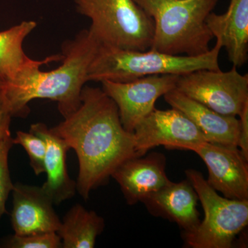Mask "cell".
<instances>
[{"label": "cell", "instance_id": "cell-1", "mask_svg": "<svg viewBox=\"0 0 248 248\" xmlns=\"http://www.w3.org/2000/svg\"><path fill=\"white\" fill-rule=\"evenodd\" d=\"M50 129L76 151L77 190L86 201L122 163L139 156L133 134L124 128L115 102L99 88L85 85L79 107Z\"/></svg>", "mask_w": 248, "mask_h": 248}, {"label": "cell", "instance_id": "cell-2", "mask_svg": "<svg viewBox=\"0 0 248 248\" xmlns=\"http://www.w3.org/2000/svg\"><path fill=\"white\" fill-rule=\"evenodd\" d=\"M99 41L90 29H84L62 46V63L44 72L36 68L22 81L4 84L2 91L11 116L27 117L29 102L36 99L56 102L63 118L81 104V90L88 82L89 67L99 48Z\"/></svg>", "mask_w": 248, "mask_h": 248}, {"label": "cell", "instance_id": "cell-3", "mask_svg": "<svg viewBox=\"0 0 248 248\" xmlns=\"http://www.w3.org/2000/svg\"><path fill=\"white\" fill-rule=\"evenodd\" d=\"M154 22L151 50L197 56L214 38L206 24L218 0H134Z\"/></svg>", "mask_w": 248, "mask_h": 248}, {"label": "cell", "instance_id": "cell-4", "mask_svg": "<svg viewBox=\"0 0 248 248\" xmlns=\"http://www.w3.org/2000/svg\"><path fill=\"white\" fill-rule=\"evenodd\" d=\"M221 44L197 56L170 55L148 50H124L100 44L88 72V81L126 82L151 76H182L199 70H220Z\"/></svg>", "mask_w": 248, "mask_h": 248}, {"label": "cell", "instance_id": "cell-5", "mask_svg": "<svg viewBox=\"0 0 248 248\" xmlns=\"http://www.w3.org/2000/svg\"><path fill=\"white\" fill-rule=\"evenodd\" d=\"M78 12L102 45L144 51L151 48L153 19L134 0H74Z\"/></svg>", "mask_w": 248, "mask_h": 248}, {"label": "cell", "instance_id": "cell-6", "mask_svg": "<svg viewBox=\"0 0 248 248\" xmlns=\"http://www.w3.org/2000/svg\"><path fill=\"white\" fill-rule=\"evenodd\" d=\"M203 206L205 217L192 232L184 233L186 246L192 248H231L248 226V200L221 197L203 174L193 169L186 171Z\"/></svg>", "mask_w": 248, "mask_h": 248}, {"label": "cell", "instance_id": "cell-7", "mask_svg": "<svg viewBox=\"0 0 248 248\" xmlns=\"http://www.w3.org/2000/svg\"><path fill=\"white\" fill-rule=\"evenodd\" d=\"M176 90L222 115L239 116L248 105V74L199 70L179 76Z\"/></svg>", "mask_w": 248, "mask_h": 248}, {"label": "cell", "instance_id": "cell-8", "mask_svg": "<svg viewBox=\"0 0 248 248\" xmlns=\"http://www.w3.org/2000/svg\"><path fill=\"white\" fill-rule=\"evenodd\" d=\"M133 134L139 156L159 146L194 152L206 141L195 124L174 108L165 110L155 108L138 122Z\"/></svg>", "mask_w": 248, "mask_h": 248}, {"label": "cell", "instance_id": "cell-9", "mask_svg": "<svg viewBox=\"0 0 248 248\" xmlns=\"http://www.w3.org/2000/svg\"><path fill=\"white\" fill-rule=\"evenodd\" d=\"M176 75H160L126 81L104 80L102 90L118 108L121 122L125 130L133 133L137 124L154 110L155 102L161 96L176 89Z\"/></svg>", "mask_w": 248, "mask_h": 248}, {"label": "cell", "instance_id": "cell-10", "mask_svg": "<svg viewBox=\"0 0 248 248\" xmlns=\"http://www.w3.org/2000/svg\"><path fill=\"white\" fill-rule=\"evenodd\" d=\"M194 152L208 167L209 185L226 198L248 200V161L238 147L205 141Z\"/></svg>", "mask_w": 248, "mask_h": 248}, {"label": "cell", "instance_id": "cell-11", "mask_svg": "<svg viewBox=\"0 0 248 248\" xmlns=\"http://www.w3.org/2000/svg\"><path fill=\"white\" fill-rule=\"evenodd\" d=\"M11 221L15 234L58 232L61 220L53 202L42 187L22 183L14 184Z\"/></svg>", "mask_w": 248, "mask_h": 248}, {"label": "cell", "instance_id": "cell-12", "mask_svg": "<svg viewBox=\"0 0 248 248\" xmlns=\"http://www.w3.org/2000/svg\"><path fill=\"white\" fill-rule=\"evenodd\" d=\"M125 160L111 177L118 183L129 205L142 202L146 197L169 185L166 173V157L161 153Z\"/></svg>", "mask_w": 248, "mask_h": 248}, {"label": "cell", "instance_id": "cell-13", "mask_svg": "<svg viewBox=\"0 0 248 248\" xmlns=\"http://www.w3.org/2000/svg\"><path fill=\"white\" fill-rule=\"evenodd\" d=\"M164 97L171 107L182 111L195 124L207 142L237 147L240 122L236 117L218 113L176 89Z\"/></svg>", "mask_w": 248, "mask_h": 248}, {"label": "cell", "instance_id": "cell-14", "mask_svg": "<svg viewBox=\"0 0 248 248\" xmlns=\"http://www.w3.org/2000/svg\"><path fill=\"white\" fill-rule=\"evenodd\" d=\"M198 195L188 179L171 182L146 197L142 203L151 215L174 222L184 233L192 232L200 223Z\"/></svg>", "mask_w": 248, "mask_h": 248}, {"label": "cell", "instance_id": "cell-15", "mask_svg": "<svg viewBox=\"0 0 248 248\" xmlns=\"http://www.w3.org/2000/svg\"><path fill=\"white\" fill-rule=\"evenodd\" d=\"M37 25L35 21H24L0 32V81L4 84L21 81L35 68L63 59L62 53L42 60H33L27 55L23 44Z\"/></svg>", "mask_w": 248, "mask_h": 248}, {"label": "cell", "instance_id": "cell-16", "mask_svg": "<svg viewBox=\"0 0 248 248\" xmlns=\"http://www.w3.org/2000/svg\"><path fill=\"white\" fill-rule=\"evenodd\" d=\"M206 24L213 37L221 44L233 66L241 67L248 59V0H231L225 14L211 12Z\"/></svg>", "mask_w": 248, "mask_h": 248}, {"label": "cell", "instance_id": "cell-17", "mask_svg": "<svg viewBox=\"0 0 248 248\" xmlns=\"http://www.w3.org/2000/svg\"><path fill=\"white\" fill-rule=\"evenodd\" d=\"M30 132L43 139L46 145L45 169L47 177L42 188L53 200L54 205L73 198L76 195L77 184L67 170L66 154L69 147L45 124H32Z\"/></svg>", "mask_w": 248, "mask_h": 248}, {"label": "cell", "instance_id": "cell-18", "mask_svg": "<svg viewBox=\"0 0 248 248\" xmlns=\"http://www.w3.org/2000/svg\"><path fill=\"white\" fill-rule=\"evenodd\" d=\"M104 227L102 217L77 203L63 217L57 233L61 238L63 248H93Z\"/></svg>", "mask_w": 248, "mask_h": 248}, {"label": "cell", "instance_id": "cell-19", "mask_svg": "<svg viewBox=\"0 0 248 248\" xmlns=\"http://www.w3.org/2000/svg\"><path fill=\"white\" fill-rule=\"evenodd\" d=\"M14 144L20 145L27 152L30 165L36 175L45 172V159L46 145L45 140L35 134L17 131L13 138Z\"/></svg>", "mask_w": 248, "mask_h": 248}, {"label": "cell", "instance_id": "cell-20", "mask_svg": "<svg viewBox=\"0 0 248 248\" xmlns=\"http://www.w3.org/2000/svg\"><path fill=\"white\" fill-rule=\"evenodd\" d=\"M2 247L7 248H60L61 238L57 232L24 235L14 234L3 240Z\"/></svg>", "mask_w": 248, "mask_h": 248}, {"label": "cell", "instance_id": "cell-21", "mask_svg": "<svg viewBox=\"0 0 248 248\" xmlns=\"http://www.w3.org/2000/svg\"><path fill=\"white\" fill-rule=\"evenodd\" d=\"M14 145L11 135L0 142V219L6 213V202L14 188L9 168V152Z\"/></svg>", "mask_w": 248, "mask_h": 248}, {"label": "cell", "instance_id": "cell-22", "mask_svg": "<svg viewBox=\"0 0 248 248\" xmlns=\"http://www.w3.org/2000/svg\"><path fill=\"white\" fill-rule=\"evenodd\" d=\"M240 128L237 147L245 159L248 161V105L239 115Z\"/></svg>", "mask_w": 248, "mask_h": 248}, {"label": "cell", "instance_id": "cell-23", "mask_svg": "<svg viewBox=\"0 0 248 248\" xmlns=\"http://www.w3.org/2000/svg\"><path fill=\"white\" fill-rule=\"evenodd\" d=\"M11 118L12 116L5 100L4 93L2 90H0V142L11 135L10 125Z\"/></svg>", "mask_w": 248, "mask_h": 248}, {"label": "cell", "instance_id": "cell-24", "mask_svg": "<svg viewBox=\"0 0 248 248\" xmlns=\"http://www.w3.org/2000/svg\"><path fill=\"white\" fill-rule=\"evenodd\" d=\"M3 86H4V83H3L2 81H0V90L3 89Z\"/></svg>", "mask_w": 248, "mask_h": 248}]
</instances>
